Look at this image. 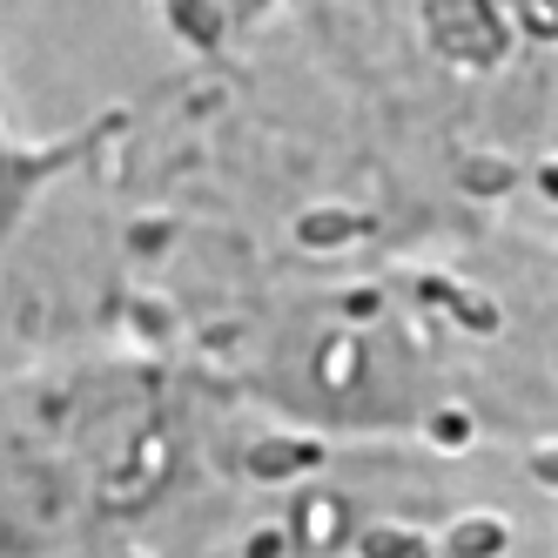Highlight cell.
<instances>
[{"mask_svg":"<svg viewBox=\"0 0 558 558\" xmlns=\"http://www.w3.org/2000/svg\"><path fill=\"white\" fill-rule=\"evenodd\" d=\"M114 129H82V135H68V142H34L21 129V114H14L8 74H0V263H8V250L21 243V229L34 222V209H41L74 169H88V155Z\"/></svg>","mask_w":558,"mask_h":558,"instance_id":"obj_1","label":"cell"},{"mask_svg":"<svg viewBox=\"0 0 558 558\" xmlns=\"http://www.w3.org/2000/svg\"><path fill=\"white\" fill-rule=\"evenodd\" d=\"M276 8H283V0H155L162 27L189 54H235L276 21Z\"/></svg>","mask_w":558,"mask_h":558,"instance_id":"obj_2","label":"cell"}]
</instances>
